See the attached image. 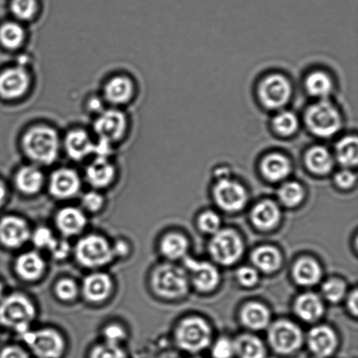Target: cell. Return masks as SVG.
Returning a JSON list of instances; mask_svg holds the SVG:
<instances>
[{
	"label": "cell",
	"mask_w": 358,
	"mask_h": 358,
	"mask_svg": "<svg viewBox=\"0 0 358 358\" xmlns=\"http://www.w3.org/2000/svg\"><path fill=\"white\" fill-rule=\"evenodd\" d=\"M22 149L26 155L34 162L51 164L58 157L59 139L55 129L47 125H37L24 133Z\"/></svg>",
	"instance_id": "6da1fadb"
},
{
	"label": "cell",
	"mask_w": 358,
	"mask_h": 358,
	"mask_svg": "<svg viewBox=\"0 0 358 358\" xmlns=\"http://www.w3.org/2000/svg\"><path fill=\"white\" fill-rule=\"evenodd\" d=\"M35 314L34 304L23 294H13L0 303V324L13 328L21 335L28 331Z\"/></svg>",
	"instance_id": "7a4b0ae2"
},
{
	"label": "cell",
	"mask_w": 358,
	"mask_h": 358,
	"mask_svg": "<svg viewBox=\"0 0 358 358\" xmlns=\"http://www.w3.org/2000/svg\"><path fill=\"white\" fill-rule=\"evenodd\" d=\"M308 129L320 138L334 136L342 127V117L331 101L320 100L311 105L305 114Z\"/></svg>",
	"instance_id": "3957f363"
},
{
	"label": "cell",
	"mask_w": 358,
	"mask_h": 358,
	"mask_svg": "<svg viewBox=\"0 0 358 358\" xmlns=\"http://www.w3.org/2000/svg\"><path fill=\"white\" fill-rule=\"evenodd\" d=\"M152 285L159 296L176 299L188 291V278L184 270L176 266L164 264L157 268L152 276Z\"/></svg>",
	"instance_id": "277c9868"
},
{
	"label": "cell",
	"mask_w": 358,
	"mask_h": 358,
	"mask_svg": "<svg viewBox=\"0 0 358 358\" xmlns=\"http://www.w3.org/2000/svg\"><path fill=\"white\" fill-rule=\"evenodd\" d=\"M212 331L205 320L189 317L178 325L176 340L182 350L191 353L201 352L209 346Z\"/></svg>",
	"instance_id": "5b68a950"
},
{
	"label": "cell",
	"mask_w": 358,
	"mask_h": 358,
	"mask_svg": "<svg viewBox=\"0 0 358 358\" xmlns=\"http://www.w3.org/2000/svg\"><path fill=\"white\" fill-rule=\"evenodd\" d=\"M76 256L80 264L86 268H98L110 263L115 255L113 248L104 238L89 235L77 243Z\"/></svg>",
	"instance_id": "8992f818"
},
{
	"label": "cell",
	"mask_w": 358,
	"mask_h": 358,
	"mask_svg": "<svg viewBox=\"0 0 358 358\" xmlns=\"http://www.w3.org/2000/svg\"><path fill=\"white\" fill-rule=\"evenodd\" d=\"M209 251L214 261L221 265L236 263L243 255L244 245L240 235L231 229L219 230L210 242Z\"/></svg>",
	"instance_id": "52a82bcc"
},
{
	"label": "cell",
	"mask_w": 358,
	"mask_h": 358,
	"mask_svg": "<svg viewBox=\"0 0 358 358\" xmlns=\"http://www.w3.org/2000/svg\"><path fill=\"white\" fill-rule=\"evenodd\" d=\"M292 94V87L286 76L272 73L259 83L258 96L263 106L269 110H278L285 106Z\"/></svg>",
	"instance_id": "ba28073f"
},
{
	"label": "cell",
	"mask_w": 358,
	"mask_h": 358,
	"mask_svg": "<svg viewBox=\"0 0 358 358\" xmlns=\"http://www.w3.org/2000/svg\"><path fill=\"white\" fill-rule=\"evenodd\" d=\"M268 341L275 352L289 355L301 348L303 335L301 329L292 322L278 321L269 328Z\"/></svg>",
	"instance_id": "9c48e42d"
},
{
	"label": "cell",
	"mask_w": 358,
	"mask_h": 358,
	"mask_svg": "<svg viewBox=\"0 0 358 358\" xmlns=\"http://www.w3.org/2000/svg\"><path fill=\"white\" fill-rule=\"evenodd\" d=\"M24 342L40 358H59L65 350V341L58 331L52 329H40L22 335Z\"/></svg>",
	"instance_id": "30bf717a"
},
{
	"label": "cell",
	"mask_w": 358,
	"mask_h": 358,
	"mask_svg": "<svg viewBox=\"0 0 358 358\" xmlns=\"http://www.w3.org/2000/svg\"><path fill=\"white\" fill-rule=\"evenodd\" d=\"M213 196L217 205L227 212H237L248 201L244 186L228 177L219 178L213 187Z\"/></svg>",
	"instance_id": "8fae6325"
},
{
	"label": "cell",
	"mask_w": 358,
	"mask_h": 358,
	"mask_svg": "<svg viewBox=\"0 0 358 358\" xmlns=\"http://www.w3.org/2000/svg\"><path fill=\"white\" fill-rule=\"evenodd\" d=\"M31 78L22 66H13L0 73V97L15 100L22 97L29 90Z\"/></svg>",
	"instance_id": "7c38bea8"
},
{
	"label": "cell",
	"mask_w": 358,
	"mask_h": 358,
	"mask_svg": "<svg viewBox=\"0 0 358 358\" xmlns=\"http://www.w3.org/2000/svg\"><path fill=\"white\" fill-rule=\"evenodd\" d=\"M94 129L99 139L113 143L124 136L127 129V119L120 110H103L94 121Z\"/></svg>",
	"instance_id": "4fadbf2b"
},
{
	"label": "cell",
	"mask_w": 358,
	"mask_h": 358,
	"mask_svg": "<svg viewBox=\"0 0 358 358\" xmlns=\"http://www.w3.org/2000/svg\"><path fill=\"white\" fill-rule=\"evenodd\" d=\"M185 265L191 273L192 283L199 290L208 292L219 284L220 273L210 263L187 257L185 259Z\"/></svg>",
	"instance_id": "5bb4252c"
},
{
	"label": "cell",
	"mask_w": 358,
	"mask_h": 358,
	"mask_svg": "<svg viewBox=\"0 0 358 358\" xmlns=\"http://www.w3.org/2000/svg\"><path fill=\"white\" fill-rule=\"evenodd\" d=\"M30 237L26 221L19 217H5L0 220V242L6 248H20Z\"/></svg>",
	"instance_id": "9a60e30c"
},
{
	"label": "cell",
	"mask_w": 358,
	"mask_h": 358,
	"mask_svg": "<svg viewBox=\"0 0 358 358\" xmlns=\"http://www.w3.org/2000/svg\"><path fill=\"white\" fill-rule=\"evenodd\" d=\"M308 345L310 352L317 358H327L338 348V336L328 326H317L308 333Z\"/></svg>",
	"instance_id": "2e32d148"
},
{
	"label": "cell",
	"mask_w": 358,
	"mask_h": 358,
	"mask_svg": "<svg viewBox=\"0 0 358 358\" xmlns=\"http://www.w3.org/2000/svg\"><path fill=\"white\" fill-rule=\"evenodd\" d=\"M80 187L79 175L69 168H62L52 174L49 191L58 199H69L77 194Z\"/></svg>",
	"instance_id": "e0dca14e"
},
{
	"label": "cell",
	"mask_w": 358,
	"mask_h": 358,
	"mask_svg": "<svg viewBox=\"0 0 358 358\" xmlns=\"http://www.w3.org/2000/svg\"><path fill=\"white\" fill-rule=\"evenodd\" d=\"M134 84L129 77L115 76L104 87V99L108 103L122 105L129 103L134 96Z\"/></svg>",
	"instance_id": "ac0fdd59"
},
{
	"label": "cell",
	"mask_w": 358,
	"mask_h": 358,
	"mask_svg": "<svg viewBox=\"0 0 358 358\" xmlns=\"http://www.w3.org/2000/svg\"><path fill=\"white\" fill-rule=\"evenodd\" d=\"M64 145L66 153L73 160L82 161L94 153V143L83 129H73L69 132Z\"/></svg>",
	"instance_id": "d6986e66"
},
{
	"label": "cell",
	"mask_w": 358,
	"mask_h": 358,
	"mask_svg": "<svg viewBox=\"0 0 358 358\" xmlns=\"http://www.w3.org/2000/svg\"><path fill=\"white\" fill-rule=\"evenodd\" d=\"M113 283L110 276L96 273L87 277L83 282V291L86 299L92 303H101L110 296Z\"/></svg>",
	"instance_id": "ffe728a7"
},
{
	"label": "cell",
	"mask_w": 358,
	"mask_h": 358,
	"mask_svg": "<svg viewBox=\"0 0 358 358\" xmlns=\"http://www.w3.org/2000/svg\"><path fill=\"white\" fill-rule=\"evenodd\" d=\"M251 220L258 229L272 230L280 220L279 206L272 200L259 202L252 210Z\"/></svg>",
	"instance_id": "44dd1931"
},
{
	"label": "cell",
	"mask_w": 358,
	"mask_h": 358,
	"mask_svg": "<svg viewBox=\"0 0 358 358\" xmlns=\"http://www.w3.org/2000/svg\"><path fill=\"white\" fill-rule=\"evenodd\" d=\"M261 171L268 181H282L290 173V161L283 154L270 153L262 159Z\"/></svg>",
	"instance_id": "7402d4cb"
},
{
	"label": "cell",
	"mask_w": 358,
	"mask_h": 358,
	"mask_svg": "<svg viewBox=\"0 0 358 358\" xmlns=\"http://www.w3.org/2000/svg\"><path fill=\"white\" fill-rule=\"evenodd\" d=\"M294 312L301 320L313 322L319 320L324 315V303L317 294H303L294 303Z\"/></svg>",
	"instance_id": "603a6c76"
},
{
	"label": "cell",
	"mask_w": 358,
	"mask_h": 358,
	"mask_svg": "<svg viewBox=\"0 0 358 358\" xmlns=\"http://www.w3.org/2000/svg\"><path fill=\"white\" fill-rule=\"evenodd\" d=\"M322 275L321 266L312 258L298 259L293 268V277L301 286L311 287L320 282Z\"/></svg>",
	"instance_id": "cb8c5ba5"
},
{
	"label": "cell",
	"mask_w": 358,
	"mask_h": 358,
	"mask_svg": "<svg viewBox=\"0 0 358 358\" xmlns=\"http://www.w3.org/2000/svg\"><path fill=\"white\" fill-rule=\"evenodd\" d=\"M86 223V217L83 213L73 207H66L59 210L56 216V224L59 230L66 236L80 234L85 227Z\"/></svg>",
	"instance_id": "d4e9b609"
},
{
	"label": "cell",
	"mask_w": 358,
	"mask_h": 358,
	"mask_svg": "<svg viewBox=\"0 0 358 358\" xmlns=\"http://www.w3.org/2000/svg\"><path fill=\"white\" fill-rule=\"evenodd\" d=\"M115 173V167L108 159L96 157L87 166L86 178L87 180L94 187L104 188L113 181Z\"/></svg>",
	"instance_id": "484cf974"
},
{
	"label": "cell",
	"mask_w": 358,
	"mask_h": 358,
	"mask_svg": "<svg viewBox=\"0 0 358 358\" xmlns=\"http://www.w3.org/2000/svg\"><path fill=\"white\" fill-rule=\"evenodd\" d=\"M15 269L17 275L24 280H36L42 275L45 262L36 252H28L17 259Z\"/></svg>",
	"instance_id": "4316f807"
},
{
	"label": "cell",
	"mask_w": 358,
	"mask_h": 358,
	"mask_svg": "<svg viewBox=\"0 0 358 358\" xmlns=\"http://www.w3.org/2000/svg\"><path fill=\"white\" fill-rule=\"evenodd\" d=\"M305 163L310 173L324 176L334 167V159L329 150L322 146H314L308 150L305 156Z\"/></svg>",
	"instance_id": "83f0119b"
},
{
	"label": "cell",
	"mask_w": 358,
	"mask_h": 358,
	"mask_svg": "<svg viewBox=\"0 0 358 358\" xmlns=\"http://www.w3.org/2000/svg\"><path fill=\"white\" fill-rule=\"evenodd\" d=\"M241 318L248 328L259 331L268 327L271 315L264 305L252 301L245 304L242 308Z\"/></svg>",
	"instance_id": "f1b7e54d"
},
{
	"label": "cell",
	"mask_w": 358,
	"mask_h": 358,
	"mask_svg": "<svg viewBox=\"0 0 358 358\" xmlns=\"http://www.w3.org/2000/svg\"><path fill=\"white\" fill-rule=\"evenodd\" d=\"M252 262L261 271L270 273L275 272L282 265V255L272 245H262L252 254Z\"/></svg>",
	"instance_id": "f546056e"
},
{
	"label": "cell",
	"mask_w": 358,
	"mask_h": 358,
	"mask_svg": "<svg viewBox=\"0 0 358 358\" xmlns=\"http://www.w3.org/2000/svg\"><path fill=\"white\" fill-rule=\"evenodd\" d=\"M43 182V174L37 167L24 166L16 173L15 185L24 194L31 195L40 192Z\"/></svg>",
	"instance_id": "4dcf8cb0"
},
{
	"label": "cell",
	"mask_w": 358,
	"mask_h": 358,
	"mask_svg": "<svg viewBox=\"0 0 358 358\" xmlns=\"http://www.w3.org/2000/svg\"><path fill=\"white\" fill-rule=\"evenodd\" d=\"M234 355L238 358H266L264 343L257 336L241 335L234 341Z\"/></svg>",
	"instance_id": "1f68e13d"
},
{
	"label": "cell",
	"mask_w": 358,
	"mask_h": 358,
	"mask_svg": "<svg viewBox=\"0 0 358 358\" xmlns=\"http://www.w3.org/2000/svg\"><path fill=\"white\" fill-rule=\"evenodd\" d=\"M305 86L308 93L320 99H327L333 90V82L331 76L324 71H314L308 76Z\"/></svg>",
	"instance_id": "d6a6232c"
},
{
	"label": "cell",
	"mask_w": 358,
	"mask_h": 358,
	"mask_svg": "<svg viewBox=\"0 0 358 358\" xmlns=\"http://www.w3.org/2000/svg\"><path fill=\"white\" fill-rule=\"evenodd\" d=\"M189 248L187 238L180 234L171 233L166 235L161 241L162 254L170 259L184 258Z\"/></svg>",
	"instance_id": "836d02e7"
},
{
	"label": "cell",
	"mask_w": 358,
	"mask_h": 358,
	"mask_svg": "<svg viewBox=\"0 0 358 358\" xmlns=\"http://www.w3.org/2000/svg\"><path fill=\"white\" fill-rule=\"evenodd\" d=\"M357 138L354 136H345L336 143V156L343 167H355L358 161Z\"/></svg>",
	"instance_id": "e575fe53"
},
{
	"label": "cell",
	"mask_w": 358,
	"mask_h": 358,
	"mask_svg": "<svg viewBox=\"0 0 358 358\" xmlns=\"http://www.w3.org/2000/svg\"><path fill=\"white\" fill-rule=\"evenodd\" d=\"M24 30L19 23L6 22L0 27V44L8 50H17L23 45Z\"/></svg>",
	"instance_id": "d590c367"
},
{
	"label": "cell",
	"mask_w": 358,
	"mask_h": 358,
	"mask_svg": "<svg viewBox=\"0 0 358 358\" xmlns=\"http://www.w3.org/2000/svg\"><path fill=\"white\" fill-rule=\"evenodd\" d=\"M273 129L277 134L282 136H290L296 132L299 122L296 115L290 111H282L273 119Z\"/></svg>",
	"instance_id": "8d00e7d4"
},
{
	"label": "cell",
	"mask_w": 358,
	"mask_h": 358,
	"mask_svg": "<svg viewBox=\"0 0 358 358\" xmlns=\"http://www.w3.org/2000/svg\"><path fill=\"white\" fill-rule=\"evenodd\" d=\"M280 201L287 207L300 205L304 199V189L299 182L290 181L280 186L278 192Z\"/></svg>",
	"instance_id": "74e56055"
},
{
	"label": "cell",
	"mask_w": 358,
	"mask_h": 358,
	"mask_svg": "<svg viewBox=\"0 0 358 358\" xmlns=\"http://www.w3.org/2000/svg\"><path fill=\"white\" fill-rule=\"evenodd\" d=\"M322 296L331 303H339L345 298L347 292L346 284L340 279L326 280L322 287Z\"/></svg>",
	"instance_id": "f35d334b"
},
{
	"label": "cell",
	"mask_w": 358,
	"mask_h": 358,
	"mask_svg": "<svg viewBox=\"0 0 358 358\" xmlns=\"http://www.w3.org/2000/svg\"><path fill=\"white\" fill-rule=\"evenodd\" d=\"M37 0H12L10 10L20 20H30L37 13Z\"/></svg>",
	"instance_id": "ab89813d"
},
{
	"label": "cell",
	"mask_w": 358,
	"mask_h": 358,
	"mask_svg": "<svg viewBox=\"0 0 358 358\" xmlns=\"http://www.w3.org/2000/svg\"><path fill=\"white\" fill-rule=\"evenodd\" d=\"M199 227L206 234H215L220 230L221 220L219 215L214 212H206L199 217Z\"/></svg>",
	"instance_id": "60d3db41"
},
{
	"label": "cell",
	"mask_w": 358,
	"mask_h": 358,
	"mask_svg": "<svg viewBox=\"0 0 358 358\" xmlns=\"http://www.w3.org/2000/svg\"><path fill=\"white\" fill-rule=\"evenodd\" d=\"M55 293L56 296L62 301H72L78 294V287L73 280L63 279L56 284Z\"/></svg>",
	"instance_id": "b9f144b4"
},
{
	"label": "cell",
	"mask_w": 358,
	"mask_h": 358,
	"mask_svg": "<svg viewBox=\"0 0 358 358\" xmlns=\"http://www.w3.org/2000/svg\"><path fill=\"white\" fill-rule=\"evenodd\" d=\"M90 358H125V354L118 345L105 343L94 347Z\"/></svg>",
	"instance_id": "7bdbcfd3"
},
{
	"label": "cell",
	"mask_w": 358,
	"mask_h": 358,
	"mask_svg": "<svg viewBox=\"0 0 358 358\" xmlns=\"http://www.w3.org/2000/svg\"><path fill=\"white\" fill-rule=\"evenodd\" d=\"M213 358H231L234 356V341L221 338L214 343L212 349Z\"/></svg>",
	"instance_id": "ee69618b"
},
{
	"label": "cell",
	"mask_w": 358,
	"mask_h": 358,
	"mask_svg": "<svg viewBox=\"0 0 358 358\" xmlns=\"http://www.w3.org/2000/svg\"><path fill=\"white\" fill-rule=\"evenodd\" d=\"M55 240L52 231L45 227L38 228L33 235V241L37 248L49 249Z\"/></svg>",
	"instance_id": "f6af8a7d"
},
{
	"label": "cell",
	"mask_w": 358,
	"mask_h": 358,
	"mask_svg": "<svg viewBox=\"0 0 358 358\" xmlns=\"http://www.w3.org/2000/svg\"><path fill=\"white\" fill-rule=\"evenodd\" d=\"M237 279L242 286L252 287L258 282V272L250 266H242L237 271Z\"/></svg>",
	"instance_id": "bcb514c9"
},
{
	"label": "cell",
	"mask_w": 358,
	"mask_h": 358,
	"mask_svg": "<svg viewBox=\"0 0 358 358\" xmlns=\"http://www.w3.org/2000/svg\"><path fill=\"white\" fill-rule=\"evenodd\" d=\"M103 334L106 343L118 345L125 338L124 329L117 324H111L104 329Z\"/></svg>",
	"instance_id": "7dc6e473"
},
{
	"label": "cell",
	"mask_w": 358,
	"mask_h": 358,
	"mask_svg": "<svg viewBox=\"0 0 358 358\" xmlns=\"http://www.w3.org/2000/svg\"><path fill=\"white\" fill-rule=\"evenodd\" d=\"M82 203L84 207L90 212H97L103 206L104 200L103 196L96 192L86 193L83 196Z\"/></svg>",
	"instance_id": "c3c4849f"
},
{
	"label": "cell",
	"mask_w": 358,
	"mask_h": 358,
	"mask_svg": "<svg viewBox=\"0 0 358 358\" xmlns=\"http://www.w3.org/2000/svg\"><path fill=\"white\" fill-rule=\"evenodd\" d=\"M356 181V175L354 174L352 171L347 169V168L338 171L335 176L336 185L341 189H347L352 188L353 186L355 185Z\"/></svg>",
	"instance_id": "681fc988"
},
{
	"label": "cell",
	"mask_w": 358,
	"mask_h": 358,
	"mask_svg": "<svg viewBox=\"0 0 358 358\" xmlns=\"http://www.w3.org/2000/svg\"><path fill=\"white\" fill-rule=\"evenodd\" d=\"M51 251L52 256L56 259H64L69 252V245L65 241L55 240L52 247L49 248Z\"/></svg>",
	"instance_id": "f907efd6"
},
{
	"label": "cell",
	"mask_w": 358,
	"mask_h": 358,
	"mask_svg": "<svg viewBox=\"0 0 358 358\" xmlns=\"http://www.w3.org/2000/svg\"><path fill=\"white\" fill-rule=\"evenodd\" d=\"M111 145L112 143L106 140L99 139V142L94 143L93 154H96L98 159H108L112 152Z\"/></svg>",
	"instance_id": "816d5d0a"
},
{
	"label": "cell",
	"mask_w": 358,
	"mask_h": 358,
	"mask_svg": "<svg viewBox=\"0 0 358 358\" xmlns=\"http://www.w3.org/2000/svg\"><path fill=\"white\" fill-rule=\"evenodd\" d=\"M0 358H29L23 349L17 346H7L0 352Z\"/></svg>",
	"instance_id": "f5cc1de1"
},
{
	"label": "cell",
	"mask_w": 358,
	"mask_h": 358,
	"mask_svg": "<svg viewBox=\"0 0 358 358\" xmlns=\"http://www.w3.org/2000/svg\"><path fill=\"white\" fill-rule=\"evenodd\" d=\"M347 305H348L349 310L352 312V314L357 317L358 312V294L357 289L350 293Z\"/></svg>",
	"instance_id": "db71d44e"
},
{
	"label": "cell",
	"mask_w": 358,
	"mask_h": 358,
	"mask_svg": "<svg viewBox=\"0 0 358 358\" xmlns=\"http://www.w3.org/2000/svg\"><path fill=\"white\" fill-rule=\"evenodd\" d=\"M112 248H113L114 255L122 256L128 254V245L124 242L118 241Z\"/></svg>",
	"instance_id": "11a10c76"
},
{
	"label": "cell",
	"mask_w": 358,
	"mask_h": 358,
	"mask_svg": "<svg viewBox=\"0 0 358 358\" xmlns=\"http://www.w3.org/2000/svg\"><path fill=\"white\" fill-rule=\"evenodd\" d=\"M6 196V188L2 181H0V206L3 205Z\"/></svg>",
	"instance_id": "9f6ffc18"
},
{
	"label": "cell",
	"mask_w": 358,
	"mask_h": 358,
	"mask_svg": "<svg viewBox=\"0 0 358 358\" xmlns=\"http://www.w3.org/2000/svg\"><path fill=\"white\" fill-rule=\"evenodd\" d=\"M90 107L92 108V110H97L99 111V113H101V101L97 99H92L90 101Z\"/></svg>",
	"instance_id": "6f0895ef"
},
{
	"label": "cell",
	"mask_w": 358,
	"mask_h": 358,
	"mask_svg": "<svg viewBox=\"0 0 358 358\" xmlns=\"http://www.w3.org/2000/svg\"><path fill=\"white\" fill-rule=\"evenodd\" d=\"M2 294H3V286H2V284L0 283V298H1Z\"/></svg>",
	"instance_id": "680465c9"
},
{
	"label": "cell",
	"mask_w": 358,
	"mask_h": 358,
	"mask_svg": "<svg viewBox=\"0 0 358 358\" xmlns=\"http://www.w3.org/2000/svg\"><path fill=\"white\" fill-rule=\"evenodd\" d=\"M193 358H199V357H193Z\"/></svg>",
	"instance_id": "91938a15"
}]
</instances>
